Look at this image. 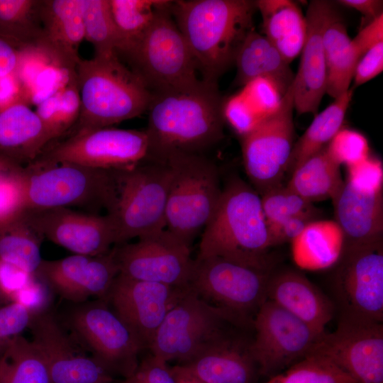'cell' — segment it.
Listing matches in <instances>:
<instances>
[{
    "instance_id": "39",
    "label": "cell",
    "mask_w": 383,
    "mask_h": 383,
    "mask_svg": "<svg viewBox=\"0 0 383 383\" xmlns=\"http://www.w3.org/2000/svg\"><path fill=\"white\" fill-rule=\"evenodd\" d=\"M84 39L94 48V55L116 54L120 38L111 13L109 0H82Z\"/></svg>"
},
{
    "instance_id": "26",
    "label": "cell",
    "mask_w": 383,
    "mask_h": 383,
    "mask_svg": "<svg viewBox=\"0 0 383 383\" xmlns=\"http://www.w3.org/2000/svg\"><path fill=\"white\" fill-rule=\"evenodd\" d=\"M332 201L344 234L343 248L382 240L383 191H362L345 181Z\"/></svg>"
},
{
    "instance_id": "40",
    "label": "cell",
    "mask_w": 383,
    "mask_h": 383,
    "mask_svg": "<svg viewBox=\"0 0 383 383\" xmlns=\"http://www.w3.org/2000/svg\"><path fill=\"white\" fill-rule=\"evenodd\" d=\"M260 383H356L330 360L309 354L287 370Z\"/></svg>"
},
{
    "instance_id": "8",
    "label": "cell",
    "mask_w": 383,
    "mask_h": 383,
    "mask_svg": "<svg viewBox=\"0 0 383 383\" xmlns=\"http://www.w3.org/2000/svg\"><path fill=\"white\" fill-rule=\"evenodd\" d=\"M169 188L165 229L191 247L213 216L222 189L216 164L204 155H178L169 158Z\"/></svg>"
},
{
    "instance_id": "41",
    "label": "cell",
    "mask_w": 383,
    "mask_h": 383,
    "mask_svg": "<svg viewBox=\"0 0 383 383\" xmlns=\"http://www.w3.org/2000/svg\"><path fill=\"white\" fill-rule=\"evenodd\" d=\"M28 210L24 167L0 172V228L21 218Z\"/></svg>"
},
{
    "instance_id": "24",
    "label": "cell",
    "mask_w": 383,
    "mask_h": 383,
    "mask_svg": "<svg viewBox=\"0 0 383 383\" xmlns=\"http://www.w3.org/2000/svg\"><path fill=\"white\" fill-rule=\"evenodd\" d=\"M40 17L42 33L38 49L74 72L84 39L82 0H41Z\"/></svg>"
},
{
    "instance_id": "13",
    "label": "cell",
    "mask_w": 383,
    "mask_h": 383,
    "mask_svg": "<svg viewBox=\"0 0 383 383\" xmlns=\"http://www.w3.org/2000/svg\"><path fill=\"white\" fill-rule=\"evenodd\" d=\"M267 272L218 257L194 260L189 286L202 299L250 321L266 299Z\"/></svg>"
},
{
    "instance_id": "29",
    "label": "cell",
    "mask_w": 383,
    "mask_h": 383,
    "mask_svg": "<svg viewBox=\"0 0 383 383\" xmlns=\"http://www.w3.org/2000/svg\"><path fill=\"white\" fill-rule=\"evenodd\" d=\"M327 82L326 93L336 99L350 89L358 62L346 25L331 3L323 30Z\"/></svg>"
},
{
    "instance_id": "48",
    "label": "cell",
    "mask_w": 383,
    "mask_h": 383,
    "mask_svg": "<svg viewBox=\"0 0 383 383\" xmlns=\"http://www.w3.org/2000/svg\"><path fill=\"white\" fill-rule=\"evenodd\" d=\"M318 213H305L289 217L267 226L270 247L292 242Z\"/></svg>"
},
{
    "instance_id": "11",
    "label": "cell",
    "mask_w": 383,
    "mask_h": 383,
    "mask_svg": "<svg viewBox=\"0 0 383 383\" xmlns=\"http://www.w3.org/2000/svg\"><path fill=\"white\" fill-rule=\"evenodd\" d=\"M293 84L276 109L241 138L244 169L261 196L282 184L294 145Z\"/></svg>"
},
{
    "instance_id": "32",
    "label": "cell",
    "mask_w": 383,
    "mask_h": 383,
    "mask_svg": "<svg viewBox=\"0 0 383 383\" xmlns=\"http://www.w3.org/2000/svg\"><path fill=\"white\" fill-rule=\"evenodd\" d=\"M344 182L340 165L331 158L326 145L293 172L287 186L313 204L328 199L333 200Z\"/></svg>"
},
{
    "instance_id": "54",
    "label": "cell",
    "mask_w": 383,
    "mask_h": 383,
    "mask_svg": "<svg viewBox=\"0 0 383 383\" xmlns=\"http://www.w3.org/2000/svg\"><path fill=\"white\" fill-rule=\"evenodd\" d=\"M170 368L176 383H206L194 375L182 365L177 364Z\"/></svg>"
},
{
    "instance_id": "6",
    "label": "cell",
    "mask_w": 383,
    "mask_h": 383,
    "mask_svg": "<svg viewBox=\"0 0 383 383\" xmlns=\"http://www.w3.org/2000/svg\"><path fill=\"white\" fill-rule=\"evenodd\" d=\"M172 175L167 162L152 161L114 170L115 196L106 213L114 224L116 245L165 229Z\"/></svg>"
},
{
    "instance_id": "56",
    "label": "cell",
    "mask_w": 383,
    "mask_h": 383,
    "mask_svg": "<svg viewBox=\"0 0 383 383\" xmlns=\"http://www.w3.org/2000/svg\"><path fill=\"white\" fill-rule=\"evenodd\" d=\"M1 296H1V293H0V297H1Z\"/></svg>"
},
{
    "instance_id": "53",
    "label": "cell",
    "mask_w": 383,
    "mask_h": 383,
    "mask_svg": "<svg viewBox=\"0 0 383 383\" xmlns=\"http://www.w3.org/2000/svg\"><path fill=\"white\" fill-rule=\"evenodd\" d=\"M336 3L355 9L372 21L383 14V1L380 0H339Z\"/></svg>"
},
{
    "instance_id": "35",
    "label": "cell",
    "mask_w": 383,
    "mask_h": 383,
    "mask_svg": "<svg viewBox=\"0 0 383 383\" xmlns=\"http://www.w3.org/2000/svg\"><path fill=\"white\" fill-rule=\"evenodd\" d=\"M0 383H50L44 360L31 340L18 335L0 355Z\"/></svg>"
},
{
    "instance_id": "31",
    "label": "cell",
    "mask_w": 383,
    "mask_h": 383,
    "mask_svg": "<svg viewBox=\"0 0 383 383\" xmlns=\"http://www.w3.org/2000/svg\"><path fill=\"white\" fill-rule=\"evenodd\" d=\"M298 265L310 270L330 267L338 260L344 234L334 220H313L292 242Z\"/></svg>"
},
{
    "instance_id": "17",
    "label": "cell",
    "mask_w": 383,
    "mask_h": 383,
    "mask_svg": "<svg viewBox=\"0 0 383 383\" xmlns=\"http://www.w3.org/2000/svg\"><path fill=\"white\" fill-rule=\"evenodd\" d=\"M190 248L167 230L114 245L119 273L128 277L188 287L194 260Z\"/></svg>"
},
{
    "instance_id": "16",
    "label": "cell",
    "mask_w": 383,
    "mask_h": 383,
    "mask_svg": "<svg viewBox=\"0 0 383 383\" xmlns=\"http://www.w3.org/2000/svg\"><path fill=\"white\" fill-rule=\"evenodd\" d=\"M309 354L330 360L356 383H383V324L340 315L335 331L323 333Z\"/></svg>"
},
{
    "instance_id": "14",
    "label": "cell",
    "mask_w": 383,
    "mask_h": 383,
    "mask_svg": "<svg viewBox=\"0 0 383 383\" xmlns=\"http://www.w3.org/2000/svg\"><path fill=\"white\" fill-rule=\"evenodd\" d=\"M252 326L250 354L258 375L268 378L307 356L322 335L268 299L255 313Z\"/></svg>"
},
{
    "instance_id": "44",
    "label": "cell",
    "mask_w": 383,
    "mask_h": 383,
    "mask_svg": "<svg viewBox=\"0 0 383 383\" xmlns=\"http://www.w3.org/2000/svg\"><path fill=\"white\" fill-rule=\"evenodd\" d=\"M346 182L355 188L365 192L383 191V166L374 157H368L347 166Z\"/></svg>"
},
{
    "instance_id": "34",
    "label": "cell",
    "mask_w": 383,
    "mask_h": 383,
    "mask_svg": "<svg viewBox=\"0 0 383 383\" xmlns=\"http://www.w3.org/2000/svg\"><path fill=\"white\" fill-rule=\"evenodd\" d=\"M41 0H0V38L27 50L41 37Z\"/></svg>"
},
{
    "instance_id": "52",
    "label": "cell",
    "mask_w": 383,
    "mask_h": 383,
    "mask_svg": "<svg viewBox=\"0 0 383 383\" xmlns=\"http://www.w3.org/2000/svg\"><path fill=\"white\" fill-rule=\"evenodd\" d=\"M25 51L0 38V79L7 77L17 72Z\"/></svg>"
},
{
    "instance_id": "12",
    "label": "cell",
    "mask_w": 383,
    "mask_h": 383,
    "mask_svg": "<svg viewBox=\"0 0 383 383\" xmlns=\"http://www.w3.org/2000/svg\"><path fill=\"white\" fill-rule=\"evenodd\" d=\"M67 322L91 356L113 376L126 379L135 372L143 349L106 301L78 304L69 313Z\"/></svg>"
},
{
    "instance_id": "22",
    "label": "cell",
    "mask_w": 383,
    "mask_h": 383,
    "mask_svg": "<svg viewBox=\"0 0 383 383\" xmlns=\"http://www.w3.org/2000/svg\"><path fill=\"white\" fill-rule=\"evenodd\" d=\"M331 1H311L305 16L306 32L301 60L293 82L294 110L299 115L317 114L326 93L327 72L323 30Z\"/></svg>"
},
{
    "instance_id": "9",
    "label": "cell",
    "mask_w": 383,
    "mask_h": 383,
    "mask_svg": "<svg viewBox=\"0 0 383 383\" xmlns=\"http://www.w3.org/2000/svg\"><path fill=\"white\" fill-rule=\"evenodd\" d=\"M249 324L228 310L208 303L189 287L165 316L149 350L167 363L176 360L182 365L230 326Z\"/></svg>"
},
{
    "instance_id": "21",
    "label": "cell",
    "mask_w": 383,
    "mask_h": 383,
    "mask_svg": "<svg viewBox=\"0 0 383 383\" xmlns=\"http://www.w3.org/2000/svg\"><path fill=\"white\" fill-rule=\"evenodd\" d=\"M113 247L98 256L74 254L58 260H43L35 274L60 296L74 304L90 298L106 301L120 272Z\"/></svg>"
},
{
    "instance_id": "15",
    "label": "cell",
    "mask_w": 383,
    "mask_h": 383,
    "mask_svg": "<svg viewBox=\"0 0 383 383\" xmlns=\"http://www.w3.org/2000/svg\"><path fill=\"white\" fill-rule=\"evenodd\" d=\"M333 285L341 315L383 322V243L343 248Z\"/></svg>"
},
{
    "instance_id": "47",
    "label": "cell",
    "mask_w": 383,
    "mask_h": 383,
    "mask_svg": "<svg viewBox=\"0 0 383 383\" xmlns=\"http://www.w3.org/2000/svg\"><path fill=\"white\" fill-rule=\"evenodd\" d=\"M121 383H176L167 362L152 354L144 357L135 370Z\"/></svg>"
},
{
    "instance_id": "55",
    "label": "cell",
    "mask_w": 383,
    "mask_h": 383,
    "mask_svg": "<svg viewBox=\"0 0 383 383\" xmlns=\"http://www.w3.org/2000/svg\"><path fill=\"white\" fill-rule=\"evenodd\" d=\"M16 167H21V166L13 165L12 163H10L0 158V172L4 170H6Z\"/></svg>"
},
{
    "instance_id": "25",
    "label": "cell",
    "mask_w": 383,
    "mask_h": 383,
    "mask_svg": "<svg viewBox=\"0 0 383 383\" xmlns=\"http://www.w3.org/2000/svg\"><path fill=\"white\" fill-rule=\"evenodd\" d=\"M268 299L303 321L319 334L333 316L331 302L306 277L284 270L269 277L266 288Z\"/></svg>"
},
{
    "instance_id": "30",
    "label": "cell",
    "mask_w": 383,
    "mask_h": 383,
    "mask_svg": "<svg viewBox=\"0 0 383 383\" xmlns=\"http://www.w3.org/2000/svg\"><path fill=\"white\" fill-rule=\"evenodd\" d=\"M265 38L290 62L301 51L306 32L305 16L289 0H257Z\"/></svg>"
},
{
    "instance_id": "2",
    "label": "cell",
    "mask_w": 383,
    "mask_h": 383,
    "mask_svg": "<svg viewBox=\"0 0 383 383\" xmlns=\"http://www.w3.org/2000/svg\"><path fill=\"white\" fill-rule=\"evenodd\" d=\"M256 1H171L172 17L195 61L201 79L217 84L235 63L248 34L255 28Z\"/></svg>"
},
{
    "instance_id": "38",
    "label": "cell",
    "mask_w": 383,
    "mask_h": 383,
    "mask_svg": "<svg viewBox=\"0 0 383 383\" xmlns=\"http://www.w3.org/2000/svg\"><path fill=\"white\" fill-rule=\"evenodd\" d=\"M165 2V0H109L121 42L117 55L144 33Z\"/></svg>"
},
{
    "instance_id": "37",
    "label": "cell",
    "mask_w": 383,
    "mask_h": 383,
    "mask_svg": "<svg viewBox=\"0 0 383 383\" xmlns=\"http://www.w3.org/2000/svg\"><path fill=\"white\" fill-rule=\"evenodd\" d=\"M70 77L65 85L43 99L35 110L52 142L70 132L79 117L81 104L75 71Z\"/></svg>"
},
{
    "instance_id": "7",
    "label": "cell",
    "mask_w": 383,
    "mask_h": 383,
    "mask_svg": "<svg viewBox=\"0 0 383 383\" xmlns=\"http://www.w3.org/2000/svg\"><path fill=\"white\" fill-rule=\"evenodd\" d=\"M24 174L28 210L77 207L99 214L102 209L107 213L114 199V170L34 161Z\"/></svg>"
},
{
    "instance_id": "10",
    "label": "cell",
    "mask_w": 383,
    "mask_h": 383,
    "mask_svg": "<svg viewBox=\"0 0 383 383\" xmlns=\"http://www.w3.org/2000/svg\"><path fill=\"white\" fill-rule=\"evenodd\" d=\"M50 143L34 161L66 162L99 170H122L146 161L149 151L145 130L111 127L74 132L64 140Z\"/></svg>"
},
{
    "instance_id": "3",
    "label": "cell",
    "mask_w": 383,
    "mask_h": 383,
    "mask_svg": "<svg viewBox=\"0 0 383 383\" xmlns=\"http://www.w3.org/2000/svg\"><path fill=\"white\" fill-rule=\"evenodd\" d=\"M270 248L260 196L240 177H232L201 234L197 256L218 257L270 272Z\"/></svg>"
},
{
    "instance_id": "28",
    "label": "cell",
    "mask_w": 383,
    "mask_h": 383,
    "mask_svg": "<svg viewBox=\"0 0 383 383\" xmlns=\"http://www.w3.org/2000/svg\"><path fill=\"white\" fill-rule=\"evenodd\" d=\"M236 85L257 79L269 82L281 98L294 82L295 74L276 48L254 28L247 35L235 57Z\"/></svg>"
},
{
    "instance_id": "5",
    "label": "cell",
    "mask_w": 383,
    "mask_h": 383,
    "mask_svg": "<svg viewBox=\"0 0 383 383\" xmlns=\"http://www.w3.org/2000/svg\"><path fill=\"white\" fill-rule=\"evenodd\" d=\"M171 1L157 10L144 33L118 54L152 93L186 91L201 86L192 52L170 11Z\"/></svg>"
},
{
    "instance_id": "51",
    "label": "cell",
    "mask_w": 383,
    "mask_h": 383,
    "mask_svg": "<svg viewBox=\"0 0 383 383\" xmlns=\"http://www.w3.org/2000/svg\"><path fill=\"white\" fill-rule=\"evenodd\" d=\"M380 42H383V14L369 22L351 39L352 46L359 60Z\"/></svg>"
},
{
    "instance_id": "46",
    "label": "cell",
    "mask_w": 383,
    "mask_h": 383,
    "mask_svg": "<svg viewBox=\"0 0 383 383\" xmlns=\"http://www.w3.org/2000/svg\"><path fill=\"white\" fill-rule=\"evenodd\" d=\"M48 285L36 274L11 299L26 308L33 316L45 312L50 301Z\"/></svg>"
},
{
    "instance_id": "20",
    "label": "cell",
    "mask_w": 383,
    "mask_h": 383,
    "mask_svg": "<svg viewBox=\"0 0 383 383\" xmlns=\"http://www.w3.org/2000/svg\"><path fill=\"white\" fill-rule=\"evenodd\" d=\"M28 328L50 383H113V376L82 352L51 313L34 316Z\"/></svg>"
},
{
    "instance_id": "23",
    "label": "cell",
    "mask_w": 383,
    "mask_h": 383,
    "mask_svg": "<svg viewBox=\"0 0 383 383\" xmlns=\"http://www.w3.org/2000/svg\"><path fill=\"white\" fill-rule=\"evenodd\" d=\"M230 327L184 364L206 383H255L257 369L248 340Z\"/></svg>"
},
{
    "instance_id": "33",
    "label": "cell",
    "mask_w": 383,
    "mask_h": 383,
    "mask_svg": "<svg viewBox=\"0 0 383 383\" xmlns=\"http://www.w3.org/2000/svg\"><path fill=\"white\" fill-rule=\"evenodd\" d=\"M353 95V89L350 88L316 115L303 135L294 143L286 174L291 175L306 160L327 145L343 128Z\"/></svg>"
},
{
    "instance_id": "42",
    "label": "cell",
    "mask_w": 383,
    "mask_h": 383,
    "mask_svg": "<svg viewBox=\"0 0 383 383\" xmlns=\"http://www.w3.org/2000/svg\"><path fill=\"white\" fill-rule=\"evenodd\" d=\"M260 199L267 225L297 215L318 213L313 204L287 185L280 184L267 190L260 196Z\"/></svg>"
},
{
    "instance_id": "45",
    "label": "cell",
    "mask_w": 383,
    "mask_h": 383,
    "mask_svg": "<svg viewBox=\"0 0 383 383\" xmlns=\"http://www.w3.org/2000/svg\"><path fill=\"white\" fill-rule=\"evenodd\" d=\"M33 314L17 302L0 307V355L9 343L28 328Z\"/></svg>"
},
{
    "instance_id": "50",
    "label": "cell",
    "mask_w": 383,
    "mask_h": 383,
    "mask_svg": "<svg viewBox=\"0 0 383 383\" xmlns=\"http://www.w3.org/2000/svg\"><path fill=\"white\" fill-rule=\"evenodd\" d=\"M35 274L0 260V293L11 300L16 293L26 286Z\"/></svg>"
},
{
    "instance_id": "18",
    "label": "cell",
    "mask_w": 383,
    "mask_h": 383,
    "mask_svg": "<svg viewBox=\"0 0 383 383\" xmlns=\"http://www.w3.org/2000/svg\"><path fill=\"white\" fill-rule=\"evenodd\" d=\"M189 289L138 280L119 273L106 301L143 349H149L165 316Z\"/></svg>"
},
{
    "instance_id": "4",
    "label": "cell",
    "mask_w": 383,
    "mask_h": 383,
    "mask_svg": "<svg viewBox=\"0 0 383 383\" xmlns=\"http://www.w3.org/2000/svg\"><path fill=\"white\" fill-rule=\"evenodd\" d=\"M75 76L81 108L72 133L110 127L148 111L152 92L116 54L81 59Z\"/></svg>"
},
{
    "instance_id": "49",
    "label": "cell",
    "mask_w": 383,
    "mask_h": 383,
    "mask_svg": "<svg viewBox=\"0 0 383 383\" xmlns=\"http://www.w3.org/2000/svg\"><path fill=\"white\" fill-rule=\"evenodd\" d=\"M383 70V42L370 49L358 61L353 78L354 87L362 85L379 75Z\"/></svg>"
},
{
    "instance_id": "19",
    "label": "cell",
    "mask_w": 383,
    "mask_h": 383,
    "mask_svg": "<svg viewBox=\"0 0 383 383\" xmlns=\"http://www.w3.org/2000/svg\"><path fill=\"white\" fill-rule=\"evenodd\" d=\"M24 215L43 239L76 255H101L116 245L114 224L107 213L58 207L27 210Z\"/></svg>"
},
{
    "instance_id": "43",
    "label": "cell",
    "mask_w": 383,
    "mask_h": 383,
    "mask_svg": "<svg viewBox=\"0 0 383 383\" xmlns=\"http://www.w3.org/2000/svg\"><path fill=\"white\" fill-rule=\"evenodd\" d=\"M326 150L336 163L346 167L370 155L369 143L365 136L356 131L344 128L328 143Z\"/></svg>"
},
{
    "instance_id": "27",
    "label": "cell",
    "mask_w": 383,
    "mask_h": 383,
    "mask_svg": "<svg viewBox=\"0 0 383 383\" xmlns=\"http://www.w3.org/2000/svg\"><path fill=\"white\" fill-rule=\"evenodd\" d=\"M52 142L41 119L28 105L13 102L0 107V158L26 167Z\"/></svg>"
},
{
    "instance_id": "36",
    "label": "cell",
    "mask_w": 383,
    "mask_h": 383,
    "mask_svg": "<svg viewBox=\"0 0 383 383\" xmlns=\"http://www.w3.org/2000/svg\"><path fill=\"white\" fill-rule=\"evenodd\" d=\"M43 238L23 214L0 228V260L35 274L43 261L40 246Z\"/></svg>"
},
{
    "instance_id": "1",
    "label": "cell",
    "mask_w": 383,
    "mask_h": 383,
    "mask_svg": "<svg viewBox=\"0 0 383 383\" xmlns=\"http://www.w3.org/2000/svg\"><path fill=\"white\" fill-rule=\"evenodd\" d=\"M145 130L146 161L165 162L178 155H204L224 136L223 99L217 84L186 91L152 93Z\"/></svg>"
}]
</instances>
